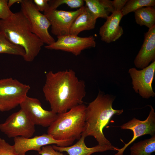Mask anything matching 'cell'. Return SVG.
I'll use <instances>...</instances> for the list:
<instances>
[{
    "label": "cell",
    "mask_w": 155,
    "mask_h": 155,
    "mask_svg": "<svg viewBox=\"0 0 155 155\" xmlns=\"http://www.w3.org/2000/svg\"><path fill=\"white\" fill-rule=\"evenodd\" d=\"M30 86L11 78L0 79V111H10L23 101Z\"/></svg>",
    "instance_id": "obj_5"
},
{
    "label": "cell",
    "mask_w": 155,
    "mask_h": 155,
    "mask_svg": "<svg viewBox=\"0 0 155 155\" xmlns=\"http://www.w3.org/2000/svg\"><path fill=\"white\" fill-rule=\"evenodd\" d=\"M86 107L83 103L57 114L56 119L48 127L47 133L57 140H79L85 129Z\"/></svg>",
    "instance_id": "obj_4"
},
{
    "label": "cell",
    "mask_w": 155,
    "mask_h": 155,
    "mask_svg": "<svg viewBox=\"0 0 155 155\" xmlns=\"http://www.w3.org/2000/svg\"><path fill=\"white\" fill-rule=\"evenodd\" d=\"M35 125L25 111L20 109L0 124V131L9 138H30L35 132Z\"/></svg>",
    "instance_id": "obj_7"
},
{
    "label": "cell",
    "mask_w": 155,
    "mask_h": 155,
    "mask_svg": "<svg viewBox=\"0 0 155 155\" xmlns=\"http://www.w3.org/2000/svg\"><path fill=\"white\" fill-rule=\"evenodd\" d=\"M0 155H20L15 151L13 145L0 138Z\"/></svg>",
    "instance_id": "obj_24"
},
{
    "label": "cell",
    "mask_w": 155,
    "mask_h": 155,
    "mask_svg": "<svg viewBox=\"0 0 155 155\" xmlns=\"http://www.w3.org/2000/svg\"><path fill=\"white\" fill-rule=\"evenodd\" d=\"M85 6L97 19H106L110 13L115 11L111 1L109 0H85Z\"/></svg>",
    "instance_id": "obj_18"
},
{
    "label": "cell",
    "mask_w": 155,
    "mask_h": 155,
    "mask_svg": "<svg viewBox=\"0 0 155 155\" xmlns=\"http://www.w3.org/2000/svg\"><path fill=\"white\" fill-rule=\"evenodd\" d=\"M128 0H114L111 1L115 11H121Z\"/></svg>",
    "instance_id": "obj_28"
},
{
    "label": "cell",
    "mask_w": 155,
    "mask_h": 155,
    "mask_svg": "<svg viewBox=\"0 0 155 155\" xmlns=\"http://www.w3.org/2000/svg\"><path fill=\"white\" fill-rule=\"evenodd\" d=\"M21 0H8L7 5L8 7L9 8L12 5L16 3H20Z\"/></svg>",
    "instance_id": "obj_29"
},
{
    "label": "cell",
    "mask_w": 155,
    "mask_h": 155,
    "mask_svg": "<svg viewBox=\"0 0 155 155\" xmlns=\"http://www.w3.org/2000/svg\"><path fill=\"white\" fill-rule=\"evenodd\" d=\"M150 106L151 110L145 120L142 121L133 118L120 126L122 129H129L133 131V136L128 143H125L123 148L118 149L117 152L115 155H123L127 147L140 137L146 134L152 136L155 135V113L152 106L151 105Z\"/></svg>",
    "instance_id": "obj_13"
},
{
    "label": "cell",
    "mask_w": 155,
    "mask_h": 155,
    "mask_svg": "<svg viewBox=\"0 0 155 155\" xmlns=\"http://www.w3.org/2000/svg\"><path fill=\"white\" fill-rule=\"evenodd\" d=\"M25 53L22 47L12 43L0 33V54L20 55L23 57Z\"/></svg>",
    "instance_id": "obj_21"
},
{
    "label": "cell",
    "mask_w": 155,
    "mask_h": 155,
    "mask_svg": "<svg viewBox=\"0 0 155 155\" xmlns=\"http://www.w3.org/2000/svg\"><path fill=\"white\" fill-rule=\"evenodd\" d=\"M33 2L39 11L44 12L49 8V0H34Z\"/></svg>",
    "instance_id": "obj_27"
},
{
    "label": "cell",
    "mask_w": 155,
    "mask_h": 155,
    "mask_svg": "<svg viewBox=\"0 0 155 155\" xmlns=\"http://www.w3.org/2000/svg\"><path fill=\"white\" fill-rule=\"evenodd\" d=\"M114 99L113 96L99 91L96 98L86 106L85 129L82 135L85 137H94L99 145L113 146L104 136L103 130L114 115H119L123 112V109L113 108Z\"/></svg>",
    "instance_id": "obj_2"
},
{
    "label": "cell",
    "mask_w": 155,
    "mask_h": 155,
    "mask_svg": "<svg viewBox=\"0 0 155 155\" xmlns=\"http://www.w3.org/2000/svg\"><path fill=\"white\" fill-rule=\"evenodd\" d=\"M97 19L85 5L81 12L75 18L70 27L69 34L78 36L81 32L94 29Z\"/></svg>",
    "instance_id": "obj_17"
},
{
    "label": "cell",
    "mask_w": 155,
    "mask_h": 155,
    "mask_svg": "<svg viewBox=\"0 0 155 155\" xmlns=\"http://www.w3.org/2000/svg\"><path fill=\"white\" fill-rule=\"evenodd\" d=\"M84 1L83 0H49V8L57 9L61 5L65 4L72 9L80 8L84 6Z\"/></svg>",
    "instance_id": "obj_23"
},
{
    "label": "cell",
    "mask_w": 155,
    "mask_h": 155,
    "mask_svg": "<svg viewBox=\"0 0 155 155\" xmlns=\"http://www.w3.org/2000/svg\"><path fill=\"white\" fill-rule=\"evenodd\" d=\"M155 72V61L141 70L135 68L129 70L133 90L143 98L148 99L155 96L152 86Z\"/></svg>",
    "instance_id": "obj_11"
},
{
    "label": "cell",
    "mask_w": 155,
    "mask_h": 155,
    "mask_svg": "<svg viewBox=\"0 0 155 155\" xmlns=\"http://www.w3.org/2000/svg\"><path fill=\"white\" fill-rule=\"evenodd\" d=\"M13 140V147L16 152L20 155H26V152L30 150H34L38 152L42 147L50 144H55L61 147L68 146L72 145L75 140L73 139L57 140L48 133L33 137L18 136L14 138Z\"/></svg>",
    "instance_id": "obj_8"
},
{
    "label": "cell",
    "mask_w": 155,
    "mask_h": 155,
    "mask_svg": "<svg viewBox=\"0 0 155 155\" xmlns=\"http://www.w3.org/2000/svg\"><path fill=\"white\" fill-rule=\"evenodd\" d=\"M21 11L28 19L32 32L47 45L55 41L50 35L48 29L51 26L46 16L37 9L32 0H21Z\"/></svg>",
    "instance_id": "obj_6"
},
{
    "label": "cell",
    "mask_w": 155,
    "mask_h": 155,
    "mask_svg": "<svg viewBox=\"0 0 155 155\" xmlns=\"http://www.w3.org/2000/svg\"><path fill=\"white\" fill-rule=\"evenodd\" d=\"M155 5V0H128L121 12L123 16L141 7Z\"/></svg>",
    "instance_id": "obj_22"
},
{
    "label": "cell",
    "mask_w": 155,
    "mask_h": 155,
    "mask_svg": "<svg viewBox=\"0 0 155 155\" xmlns=\"http://www.w3.org/2000/svg\"><path fill=\"white\" fill-rule=\"evenodd\" d=\"M130 150L131 155H151L155 152V135L134 144Z\"/></svg>",
    "instance_id": "obj_20"
},
{
    "label": "cell",
    "mask_w": 155,
    "mask_h": 155,
    "mask_svg": "<svg viewBox=\"0 0 155 155\" xmlns=\"http://www.w3.org/2000/svg\"><path fill=\"white\" fill-rule=\"evenodd\" d=\"M141 47L134 60L135 66L143 69L155 61V26L144 34Z\"/></svg>",
    "instance_id": "obj_14"
},
{
    "label": "cell",
    "mask_w": 155,
    "mask_h": 155,
    "mask_svg": "<svg viewBox=\"0 0 155 155\" xmlns=\"http://www.w3.org/2000/svg\"><path fill=\"white\" fill-rule=\"evenodd\" d=\"M0 33L12 43L24 49L25 53L23 58L27 62L34 59L44 44L32 32L29 21L21 11L13 13L6 20H0Z\"/></svg>",
    "instance_id": "obj_3"
},
{
    "label": "cell",
    "mask_w": 155,
    "mask_h": 155,
    "mask_svg": "<svg viewBox=\"0 0 155 155\" xmlns=\"http://www.w3.org/2000/svg\"><path fill=\"white\" fill-rule=\"evenodd\" d=\"M85 137L82 135L78 142L74 145L65 147H61L56 145L52 146L56 150L67 152L68 155H91L97 152H102L108 150L117 151V147L101 146L98 145L89 148L86 146L85 142Z\"/></svg>",
    "instance_id": "obj_16"
},
{
    "label": "cell",
    "mask_w": 155,
    "mask_h": 155,
    "mask_svg": "<svg viewBox=\"0 0 155 155\" xmlns=\"http://www.w3.org/2000/svg\"><path fill=\"white\" fill-rule=\"evenodd\" d=\"M8 0H0V19L6 20L9 18L13 13L7 5Z\"/></svg>",
    "instance_id": "obj_25"
},
{
    "label": "cell",
    "mask_w": 155,
    "mask_h": 155,
    "mask_svg": "<svg viewBox=\"0 0 155 155\" xmlns=\"http://www.w3.org/2000/svg\"><path fill=\"white\" fill-rule=\"evenodd\" d=\"M134 12L135 21L138 24L145 26L149 29L155 26V9L154 7H141Z\"/></svg>",
    "instance_id": "obj_19"
},
{
    "label": "cell",
    "mask_w": 155,
    "mask_h": 155,
    "mask_svg": "<svg viewBox=\"0 0 155 155\" xmlns=\"http://www.w3.org/2000/svg\"><path fill=\"white\" fill-rule=\"evenodd\" d=\"M84 8V6L71 11L49 8L44 12V14L50 22L52 33L57 37L69 34L72 23Z\"/></svg>",
    "instance_id": "obj_10"
},
{
    "label": "cell",
    "mask_w": 155,
    "mask_h": 155,
    "mask_svg": "<svg viewBox=\"0 0 155 155\" xmlns=\"http://www.w3.org/2000/svg\"><path fill=\"white\" fill-rule=\"evenodd\" d=\"M38 153L40 155H66L61 152L56 150L51 145L43 146Z\"/></svg>",
    "instance_id": "obj_26"
},
{
    "label": "cell",
    "mask_w": 155,
    "mask_h": 155,
    "mask_svg": "<svg viewBox=\"0 0 155 155\" xmlns=\"http://www.w3.org/2000/svg\"><path fill=\"white\" fill-rule=\"evenodd\" d=\"M42 90L51 110L57 114L83 104L86 94L85 82L71 69L48 72Z\"/></svg>",
    "instance_id": "obj_1"
},
{
    "label": "cell",
    "mask_w": 155,
    "mask_h": 155,
    "mask_svg": "<svg viewBox=\"0 0 155 155\" xmlns=\"http://www.w3.org/2000/svg\"><path fill=\"white\" fill-rule=\"evenodd\" d=\"M123 16L121 11H115L107 18L99 30L102 41L110 43L116 41L122 36L123 30L119 24Z\"/></svg>",
    "instance_id": "obj_15"
},
{
    "label": "cell",
    "mask_w": 155,
    "mask_h": 155,
    "mask_svg": "<svg viewBox=\"0 0 155 155\" xmlns=\"http://www.w3.org/2000/svg\"><path fill=\"white\" fill-rule=\"evenodd\" d=\"M53 43L45 46L50 50H59L72 53L75 56L80 54L85 49L95 47L96 42L93 36L80 37L69 34L57 37Z\"/></svg>",
    "instance_id": "obj_9"
},
{
    "label": "cell",
    "mask_w": 155,
    "mask_h": 155,
    "mask_svg": "<svg viewBox=\"0 0 155 155\" xmlns=\"http://www.w3.org/2000/svg\"><path fill=\"white\" fill-rule=\"evenodd\" d=\"M20 105L35 125L48 127L57 116V114L52 110L43 109L40 101L36 98L27 96Z\"/></svg>",
    "instance_id": "obj_12"
}]
</instances>
